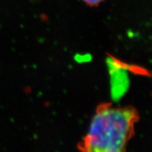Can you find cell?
Instances as JSON below:
<instances>
[{"mask_svg": "<svg viewBox=\"0 0 152 152\" xmlns=\"http://www.w3.org/2000/svg\"><path fill=\"white\" fill-rule=\"evenodd\" d=\"M139 114L132 106H115L104 103L96 108L90 128L78 149L84 151H125L134 134Z\"/></svg>", "mask_w": 152, "mask_h": 152, "instance_id": "6da1fadb", "label": "cell"}, {"mask_svg": "<svg viewBox=\"0 0 152 152\" xmlns=\"http://www.w3.org/2000/svg\"><path fill=\"white\" fill-rule=\"evenodd\" d=\"M83 1L85 4H87V5L91 6V7H93V6H96L102 2L104 0H83Z\"/></svg>", "mask_w": 152, "mask_h": 152, "instance_id": "7a4b0ae2", "label": "cell"}]
</instances>
